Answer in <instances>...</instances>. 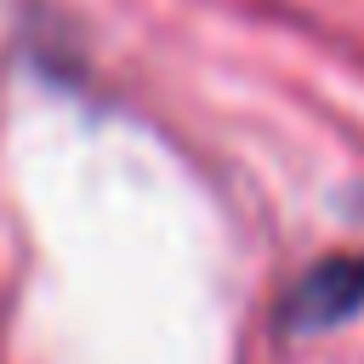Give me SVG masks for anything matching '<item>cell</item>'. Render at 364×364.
<instances>
[{
  "mask_svg": "<svg viewBox=\"0 0 364 364\" xmlns=\"http://www.w3.org/2000/svg\"><path fill=\"white\" fill-rule=\"evenodd\" d=\"M364 301V262L358 256H330L318 267H307L284 301V324L296 330H324V324H341L347 313H358Z\"/></svg>",
  "mask_w": 364,
  "mask_h": 364,
  "instance_id": "cell-1",
  "label": "cell"
}]
</instances>
